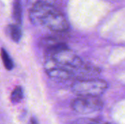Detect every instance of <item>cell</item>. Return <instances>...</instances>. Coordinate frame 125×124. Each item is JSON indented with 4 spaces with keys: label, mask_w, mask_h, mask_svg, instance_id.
<instances>
[{
    "label": "cell",
    "mask_w": 125,
    "mask_h": 124,
    "mask_svg": "<svg viewBox=\"0 0 125 124\" xmlns=\"http://www.w3.org/2000/svg\"><path fill=\"white\" fill-rule=\"evenodd\" d=\"M53 7L52 4L44 1L36 2L29 11V18L31 23L35 25H40L44 15Z\"/></svg>",
    "instance_id": "5b68a950"
},
{
    "label": "cell",
    "mask_w": 125,
    "mask_h": 124,
    "mask_svg": "<svg viewBox=\"0 0 125 124\" xmlns=\"http://www.w3.org/2000/svg\"><path fill=\"white\" fill-rule=\"evenodd\" d=\"M1 57L3 64H4V67H5L7 70L12 69V67H13L12 61V59L10 58V56L8 55L7 52L4 49H3V48L1 49Z\"/></svg>",
    "instance_id": "9c48e42d"
},
{
    "label": "cell",
    "mask_w": 125,
    "mask_h": 124,
    "mask_svg": "<svg viewBox=\"0 0 125 124\" xmlns=\"http://www.w3.org/2000/svg\"><path fill=\"white\" fill-rule=\"evenodd\" d=\"M40 25H43L49 29L58 32L64 31L69 28V23L66 18L54 7L44 15Z\"/></svg>",
    "instance_id": "3957f363"
},
{
    "label": "cell",
    "mask_w": 125,
    "mask_h": 124,
    "mask_svg": "<svg viewBox=\"0 0 125 124\" xmlns=\"http://www.w3.org/2000/svg\"><path fill=\"white\" fill-rule=\"evenodd\" d=\"M87 124H113L111 123H108V122H104L102 121H97V120H94V121H90L89 123H86Z\"/></svg>",
    "instance_id": "8fae6325"
},
{
    "label": "cell",
    "mask_w": 125,
    "mask_h": 124,
    "mask_svg": "<svg viewBox=\"0 0 125 124\" xmlns=\"http://www.w3.org/2000/svg\"><path fill=\"white\" fill-rule=\"evenodd\" d=\"M23 98V91L20 86H17L11 94V101L14 103L19 102Z\"/></svg>",
    "instance_id": "30bf717a"
},
{
    "label": "cell",
    "mask_w": 125,
    "mask_h": 124,
    "mask_svg": "<svg viewBox=\"0 0 125 124\" xmlns=\"http://www.w3.org/2000/svg\"><path fill=\"white\" fill-rule=\"evenodd\" d=\"M30 124H37V121L33 118H31V119Z\"/></svg>",
    "instance_id": "7c38bea8"
},
{
    "label": "cell",
    "mask_w": 125,
    "mask_h": 124,
    "mask_svg": "<svg viewBox=\"0 0 125 124\" xmlns=\"http://www.w3.org/2000/svg\"><path fill=\"white\" fill-rule=\"evenodd\" d=\"M48 54L53 61L62 67L79 68L83 61L73 50H70L64 43L51 49H48Z\"/></svg>",
    "instance_id": "7a4b0ae2"
},
{
    "label": "cell",
    "mask_w": 125,
    "mask_h": 124,
    "mask_svg": "<svg viewBox=\"0 0 125 124\" xmlns=\"http://www.w3.org/2000/svg\"><path fill=\"white\" fill-rule=\"evenodd\" d=\"M13 18L17 23L21 24L22 20V7L20 0H15L13 3Z\"/></svg>",
    "instance_id": "52a82bcc"
},
{
    "label": "cell",
    "mask_w": 125,
    "mask_h": 124,
    "mask_svg": "<svg viewBox=\"0 0 125 124\" xmlns=\"http://www.w3.org/2000/svg\"><path fill=\"white\" fill-rule=\"evenodd\" d=\"M46 72L51 78L59 80H67L73 77V73L70 70L57 64L53 61L51 64H47Z\"/></svg>",
    "instance_id": "8992f818"
},
{
    "label": "cell",
    "mask_w": 125,
    "mask_h": 124,
    "mask_svg": "<svg viewBox=\"0 0 125 124\" xmlns=\"http://www.w3.org/2000/svg\"><path fill=\"white\" fill-rule=\"evenodd\" d=\"M103 103L98 97L79 96L71 102V107L81 114H89L100 110Z\"/></svg>",
    "instance_id": "277c9868"
},
{
    "label": "cell",
    "mask_w": 125,
    "mask_h": 124,
    "mask_svg": "<svg viewBox=\"0 0 125 124\" xmlns=\"http://www.w3.org/2000/svg\"><path fill=\"white\" fill-rule=\"evenodd\" d=\"M107 88V82L100 79L79 80L72 86L73 91L79 96L98 97L106 91Z\"/></svg>",
    "instance_id": "6da1fadb"
},
{
    "label": "cell",
    "mask_w": 125,
    "mask_h": 124,
    "mask_svg": "<svg viewBox=\"0 0 125 124\" xmlns=\"http://www.w3.org/2000/svg\"><path fill=\"white\" fill-rule=\"evenodd\" d=\"M8 31L12 39L15 42H18L22 36L21 29L17 25H10L8 27Z\"/></svg>",
    "instance_id": "ba28073f"
}]
</instances>
